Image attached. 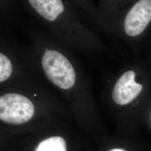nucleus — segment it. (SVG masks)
<instances>
[{
	"label": "nucleus",
	"mask_w": 151,
	"mask_h": 151,
	"mask_svg": "<svg viewBox=\"0 0 151 151\" xmlns=\"http://www.w3.org/2000/svg\"><path fill=\"white\" fill-rule=\"evenodd\" d=\"M151 22V0H137L121 9L105 32L135 38L145 32Z\"/></svg>",
	"instance_id": "f257e3e1"
},
{
	"label": "nucleus",
	"mask_w": 151,
	"mask_h": 151,
	"mask_svg": "<svg viewBox=\"0 0 151 151\" xmlns=\"http://www.w3.org/2000/svg\"><path fill=\"white\" fill-rule=\"evenodd\" d=\"M45 75L55 86L68 90L76 81L75 69L68 59L60 52L46 49L42 59Z\"/></svg>",
	"instance_id": "f03ea898"
},
{
	"label": "nucleus",
	"mask_w": 151,
	"mask_h": 151,
	"mask_svg": "<svg viewBox=\"0 0 151 151\" xmlns=\"http://www.w3.org/2000/svg\"><path fill=\"white\" fill-rule=\"evenodd\" d=\"M35 113L31 100L19 93L0 96V120L7 124L21 125L29 122Z\"/></svg>",
	"instance_id": "7ed1b4c3"
},
{
	"label": "nucleus",
	"mask_w": 151,
	"mask_h": 151,
	"mask_svg": "<svg viewBox=\"0 0 151 151\" xmlns=\"http://www.w3.org/2000/svg\"><path fill=\"white\" fill-rule=\"evenodd\" d=\"M133 70L125 72L116 82L112 93L114 101L119 105H125L138 96L142 90V85L136 83Z\"/></svg>",
	"instance_id": "20e7f679"
},
{
	"label": "nucleus",
	"mask_w": 151,
	"mask_h": 151,
	"mask_svg": "<svg viewBox=\"0 0 151 151\" xmlns=\"http://www.w3.org/2000/svg\"><path fill=\"white\" fill-rule=\"evenodd\" d=\"M35 11L46 21L53 22L65 9L63 0H29Z\"/></svg>",
	"instance_id": "39448f33"
},
{
	"label": "nucleus",
	"mask_w": 151,
	"mask_h": 151,
	"mask_svg": "<svg viewBox=\"0 0 151 151\" xmlns=\"http://www.w3.org/2000/svg\"><path fill=\"white\" fill-rule=\"evenodd\" d=\"M12 65L10 60L0 53V83L6 81L11 76Z\"/></svg>",
	"instance_id": "423d86ee"
},
{
	"label": "nucleus",
	"mask_w": 151,
	"mask_h": 151,
	"mask_svg": "<svg viewBox=\"0 0 151 151\" xmlns=\"http://www.w3.org/2000/svg\"><path fill=\"white\" fill-rule=\"evenodd\" d=\"M110 151H125L123 150H121V149H114V150H111Z\"/></svg>",
	"instance_id": "0eeeda50"
}]
</instances>
